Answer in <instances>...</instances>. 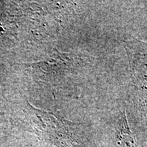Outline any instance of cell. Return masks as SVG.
I'll return each instance as SVG.
<instances>
[{
    "label": "cell",
    "mask_w": 147,
    "mask_h": 147,
    "mask_svg": "<svg viewBox=\"0 0 147 147\" xmlns=\"http://www.w3.org/2000/svg\"><path fill=\"white\" fill-rule=\"evenodd\" d=\"M134 88V103L147 121V42L131 37L124 41Z\"/></svg>",
    "instance_id": "cell-1"
},
{
    "label": "cell",
    "mask_w": 147,
    "mask_h": 147,
    "mask_svg": "<svg viewBox=\"0 0 147 147\" xmlns=\"http://www.w3.org/2000/svg\"><path fill=\"white\" fill-rule=\"evenodd\" d=\"M115 147H139L136 139L129 127L125 112L120 115L117 122Z\"/></svg>",
    "instance_id": "cell-2"
}]
</instances>
